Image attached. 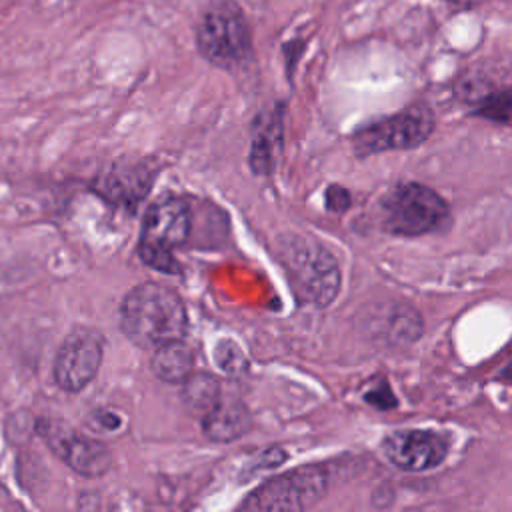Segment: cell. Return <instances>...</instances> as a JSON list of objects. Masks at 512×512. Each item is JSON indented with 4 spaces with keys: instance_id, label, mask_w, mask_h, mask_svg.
Instances as JSON below:
<instances>
[{
    "instance_id": "6da1fadb",
    "label": "cell",
    "mask_w": 512,
    "mask_h": 512,
    "mask_svg": "<svg viewBox=\"0 0 512 512\" xmlns=\"http://www.w3.org/2000/svg\"><path fill=\"white\" fill-rule=\"evenodd\" d=\"M118 326L134 346L152 350L188 332V312L182 296L160 282H142L130 288L118 306Z\"/></svg>"
},
{
    "instance_id": "7a4b0ae2",
    "label": "cell",
    "mask_w": 512,
    "mask_h": 512,
    "mask_svg": "<svg viewBox=\"0 0 512 512\" xmlns=\"http://www.w3.org/2000/svg\"><path fill=\"white\" fill-rule=\"evenodd\" d=\"M278 258L294 286V292L320 308L330 306L340 292V266L318 240L284 236L278 242Z\"/></svg>"
},
{
    "instance_id": "3957f363",
    "label": "cell",
    "mask_w": 512,
    "mask_h": 512,
    "mask_svg": "<svg viewBox=\"0 0 512 512\" xmlns=\"http://www.w3.org/2000/svg\"><path fill=\"white\" fill-rule=\"evenodd\" d=\"M192 232V210L180 196H162L154 200L142 218L138 236L140 260L158 272L180 274L174 250L184 246Z\"/></svg>"
},
{
    "instance_id": "277c9868",
    "label": "cell",
    "mask_w": 512,
    "mask_h": 512,
    "mask_svg": "<svg viewBox=\"0 0 512 512\" xmlns=\"http://www.w3.org/2000/svg\"><path fill=\"white\" fill-rule=\"evenodd\" d=\"M198 54L216 68L232 70L252 56V36L242 10L220 0L210 4L194 28Z\"/></svg>"
},
{
    "instance_id": "5b68a950",
    "label": "cell",
    "mask_w": 512,
    "mask_h": 512,
    "mask_svg": "<svg viewBox=\"0 0 512 512\" xmlns=\"http://www.w3.org/2000/svg\"><path fill=\"white\" fill-rule=\"evenodd\" d=\"M380 222L388 234L412 238L444 228L450 222V208L430 186L408 182L380 200Z\"/></svg>"
},
{
    "instance_id": "8992f818",
    "label": "cell",
    "mask_w": 512,
    "mask_h": 512,
    "mask_svg": "<svg viewBox=\"0 0 512 512\" xmlns=\"http://www.w3.org/2000/svg\"><path fill=\"white\" fill-rule=\"evenodd\" d=\"M36 436L60 462L84 478H100L112 468V452L108 444L80 432L62 418H36Z\"/></svg>"
},
{
    "instance_id": "52a82bcc",
    "label": "cell",
    "mask_w": 512,
    "mask_h": 512,
    "mask_svg": "<svg viewBox=\"0 0 512 512\" xmlns=\"http://www.w3.org/2000/svg\"><path fill=\"white\" fill-rule=\"evenodd\" d=\"M434 112L426 104H412L394 116L378 120L354 136V150L366 158L388 150L416 148L434 132Z\"/></svg>"
},
{
    "instance_id": "ba28073f",
    "label": "cell",
    "mask_w": 512,
    "mask_h": 512,
    "mask_svg": "<svg viewBox=\"0 0 512 512\" xmlns=\"http://www.w3.org/2000/svg\"><path fill=\"white\" fill-rule=\"evenodd\" d=\"M104 334L90 326L72 328L56 348L52 360V380L54 384L70 394L88 388L102 366L104 360Z\"/></svg>"
},
{
    "instance_id": "9c48e42d",
    "label": "cell",
    "mask_w": 512,
    "mask_h": 512,
    "mask_svg": "<svg viewBox=\"0 0 512 512\" xmlns=\"http://www.w3.org/2000/svg\"><path fill=\"white\" fill-rule=\"evenodd\" d=\"M326 472L322 466H300L260 484L240 504L242 510H306L326 492Z\"/></svg>"
},
{
    "instance_id": "30bf717a",
    "label": "cell",
    "mask_w": 512,
    "mask_h": 512,
    "mask_svg": "<svg viewBox=\"0 0 512 512\" xmlns=\"http://www.w3.org/2000/svg\"><path fill=\"white\" fill-rule=\"evenodd\" d=\"M382 452L400 470L424 472L444 462L448 444L428 430H398L384 438Z\"/></svg>"
},
{
    "instance_id": "8fae6325",
    "label": "cell",
    "mask_w": 512,
    "mask_h": 512,
    "mask_svg": "<svg viewBox=\"0 0 512 512\" xmlns=\"http://www.w3.org/2000/svg\"><path fill=\"white\" fill-rule=\"evenodd\" d=\"M154 184L148 162H116L98 178V194L116 206L136 208Z\"/></svg>"
},
{
    "instance_id": "7c38bea8",
    "label": "cell",
    "mask_w": 512,
    "mask_h": 512,
    "mask_svg": "<svg viewBox=\"0 0 512 512\" xmlns=\"http://www.w3.org/2000/svg\"><path fill=\"white\" fill-rule=\"evenodd\" d=\"M284 132V106L274 104L270 110H262L252 124V142L248 162L256 174H270L282 152Z\"/></svg>"
},
{
    "instance_id": "4fadbf2b",
    "label": "cell",
    "mask_w": 512,
    "mask_h": 512,
    "mask_svg": "<svg viewBox=\"0 0 512 512\" xmlns=\"http://www.w3.org/2000/svg\"><path fill=\"white\" fill-rule=\"evenodd\" d=\"M202 432L208 440L226 444L242 438L250 426V410L238 398H220L204 416H200Z\"/></svg>"
},
{
    "instance_id": "5bb4252c",
    "label": "cell",
    "mask_w": 512,
    "mask_h": 512,
    "mask_svg": "<svg viewBox=\"0 0 512 512\" xmlns=\"http://www.w3.org/2000/svg\"><path fill=\"white\" fill-rule=\"evenodd\" d=\"M150 372L164 384H182L194 372V350L182 340L152 348Z\"/></svg>"
},
{
    "instance_id": "9a60e30c",
    "label": "cell",
    "mask_w": 512,
    "mask_h": 512,
    "mask_svg": "<svg viewBox=\"0 0 512 512\" xmlns=\"http://www.w3.org/2000/svg\"><path fill=\"white\" fill-rule=\"evenodd\" d=\"M180 386H182L180 396L184 406L198 416H204L222 398L220 380L212 372L194 370Z\"/></svg>"
},
{
    "instance_id": "2e32d148",
    "label": "cell",
    "mask_w": 512,
    "mask_h": 512,
    "mask_svg": "<svg viewBox=\"0 0 512 512\" xmlns=\"http://www.w3.org/2000/svg\"><path fill=\"white\" fill-rule=\"evenodd\" d=\"M424 322L412 306H398L388 324V336L394 344H412L420 338Z\"/></svg>"
},
{
    "instance_id": "e0dca14e",
    "label": "cell",
    "mask_w": 512,
    "mask_h": 512,
    "mask_svg": "<svg viewBox=\"0 0 512 512\" xmlns=\"http://www.w3.org/2000/svg\"><path fill=\"white\" fill-rule=\"evenodd\" d=\"M214 362L224 374H228L232 378L244 376L248 372V366H250L244 350L230 338H222V340L216 342Z\"/></svg>"
},
{
    "instance_id": "ac0fdd59",
    "label": "cell",
    "mask_w": 512,
    "mask_h": 512,
    "mask_svg": "<svg viewBox=\"0 0 512 512\" xmlns=\"http://www.w3.org/2000/svg\"><path fill=\"white\" fill-rule=\"evenodd\" d=\"M474 114L494 120V122H508L512 118V90H494L478 98L474 106Z\"/></svg>"
},
{
    "instance_id": "d6986e66",
    "label": "cell",
    "mask_w": 512,
    "mask_h": 512,
    "mask_svg": "<svg viewBox=\"0 0 512 512\" xmlns=\"http://www.w3.org/2000/svg\"><path fill=\"white\" fill-rule=\"evenodd\" d=\"M90 422L94 424V428L106 430V432H116L124 426V418L110 408H98L90 412Z\"/></svg>"
},
{
    "instance_id": "ffe728a7",
    "label": "cell",
    "mask_w": 512,
    "mask_h": 512,
    "mask_svg": "<svg viewBox=\"0 0 512 512\" xmlns=\"http://www.w3.org/2000/svg\"><path fill=\"white\" fill-rule=\"evenodd\" d=\"M352 204V196L346 188L332 184L326 188V208L332 212H344Z\"/></svg>"
},
{
    "instance_id": "44dd1931",
    "label": "cell",
    "mask_w": 512,
    "mask_h": 512,
    "mask_svg": "<svg viewBox=\"0 0 512 512\" xmlns=\"http://www.w3.org/2000/svg\"><path fill=\"white\" fill-rule=\"evenodd\" d=\"M366 402L376 406V408H390L396 406V398L390 392V388L386 384H380L376 388H372L370 392H366Z\"/></svg>"
},
{
    "instance_id": "7402d4cb",
    "label": "cell",
    "mask_w": 512,
    "mask_h": 512,
    "mask_svg": "<svg viewBox=\"0 0 512 512\" xmlns=\"http://www.w3.org/2000/svg\"><path fill=\"white\" fill-rule=\"evenodd\" d=\"M448 6H452L454 10H470L476 8L480 4H484L486 0H444Z\"/></svg>"
}]
</instances>
